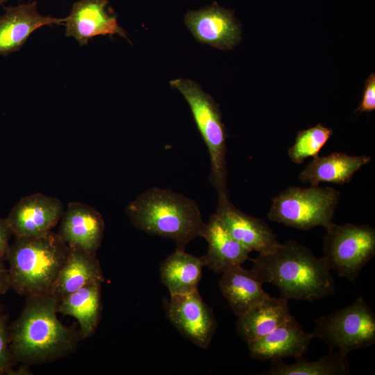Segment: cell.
I'll return each mask as SVG.
<instances>
[{
  "instance_id": "9a60e30c",
  "label": "cell",
  "mask_w": 375,
  "mask_h": 375,
  "mask_svg": "<svg viewBox=\"0 0 375 375\" xmlns=\"http://www.w3.org/2000/svg\"><path fill=\"white\" fill-rule=\"evenodd\" d=\"M0 16V55L7 56L19 51L31 34L44 26L62 24L64 18L42 15L37 2L5 8Z\"/></svg>"
},
{
  "instance_id": "44dd1931",
  "label": "cell",
  "mask_w": 375,
  "mask_h": 375,
  "mask_svg": "<svg viewBox=\"0 0 375 375\" xmlns=\"http://www.w3.org/2000/svg\"><path fill=\"white\" fill-rule=\"evenodd\" d=\"M262 284L251 269L242 265L224 272L219 283L222 294L238 317L269 296L264 291Z\"/></svg>"
},
{
  "instance_id": "484cf974",
  "label": "cell",
  "mask_w": 375,
  "mask_h": 375,
  "mask_svg": "<svg viewBox=\"0 0 375 375\" xmlns=\"http://www.w3.org/2000/svg\"><path fill=\"white\" fill-rule=\"evenodd\" d=\"M10 332L8 317L0 312V375H11L17 364L10 351Z\"/></svg>"
},
{
  "instance_id": "3957f363",
  "label": "cell",
  "mask_w": 375,
  "mask_h": 375,
  "mask_svg": "<svg viewBox=\"0 0 375 375\" xmlns=\"http://www.w3.org/2000/svg\"><path fill=\"white\" fill-rule=\"evenodd\" d=\"M125 212L137 228L173 240L178 249L203 237L206 223L197 204L169 189H148L126 206Z\"/></svg>"
},
{
  "instance_id": "30bf717a",
  "label": "cell",
  "mask_w": 375,
  "mask_h": 375,
  "mask_svg": "<svg viewBox=\"0 0 375 375\" xmlns=\"http://www.w3.org/2000/svg\"><path fill=\"white\" fill-rule=\"evenodd\" d=\"M63 212L58 199L37 192L22 198L6 219L15 237H37L51 232Z\"/></svg>"
},
{
  "instance_id": "4fadbf2b",
  "label": "cell",
  "mask_w": 375,
  "mask_h": 375,
  "mask_svg": "<svg viewBox=\"0 0 375 375\" xmlns=\"http://www.w3.org/2000/svg\"><path fill=\"white\" fill-rule=\"evenodd\" d=\"M60 222L57 233L69 248L97 255L105 230L104 220L99 211L85 203L70 202Z\"/></svg>"
},
{
  "instance_id": "e0dca14e",
  "label": "cell",
  "mask_w": 375,
  "mask_h": 375,
  "mask_svg": "<svg viewBox=\"0 0 375 375\" xmlns=\"http://www.w3.org/2000/svg\"><path fill=\"white\" fill-rule=\"evenodd\" d=\"M208 249L201 256L205 267L217 274L241 266L250 260V251L228 233L215 213L211 215L203 234Z\"/></svg>"
},
{
  "instance_id": "603a6c76",
  "label": "cell",
  "mask_w": 375,
  "mask_h": 375,
  "mask_svg": "<svg viewBox=\"0 0 375 375\" xmlns=\"http://www.w3.org/2000/svg\"><path fill=\"white\" fill-rule=\"evenodd\" d=\"M203 267L201 257L176 249L161 264L160 279L170 295L188 293L198 290Z\"/></svg>"
},
{
  "instance_id": "ac0fdd59",
  "label": "cell",
  "mask_w": 375,
  "mask_h": 375,
  "mask_svg": "<svg viewBox=\"0 0 375 375\" xmlns=\"http://www.w3.org/2000/svg\"><path fill=\"white\" fill-rule=\"evenodd\" d=\"M368 155L351 156L341 152H333L325 156L312 158L299 176V180L310 185L320 183L344 185L349 183L356 172L368 164Z\"/></svg>"
},
{
  "instance_id": "52a82bcc",
  "label": "cell",
  "mask_w": 375,
  "mask_h": 375,
  "mask_svg": "<svg viewBox=\"0 0 375 375\" xmlns=\"http://www.w3.org/2000/svg\"><path fill=\"white\" fill-rule=\"evenodd\" d=\"M322 256L326 266L354 282L375 255V228L369 224L332 222L326 228Z\"/></svg>"
},
{
  "instance_id": "4316f807",
  "label": "cell",
  "mask_w": 375,
  "mask_h": 375,
  "mask_svg": "<svg viewBox=\"0 0 375 375\" xmlns=\"http://www.w3.org/2000/svg\"><path fill=\"white\" fill-rule=\"evenodd\" d=\"M375 110V74L372 73L365 81L362 100L356 112H371Z\"/></svg>"
},
{
  "instance_id": "7402d4cb",
  "label": "cell",
  "mask_w": 375,
  "mask_h": 375,
  "mask_svg": "<svg viewBox=\"0 0 375 375\" xmlns=\"http://www.w3.org/2000/svg\"><path fill=\"white\" fill-rule=\"evenodd\" d=\"M291 316L287 300L269 296L238 317L237 331L249 343L267 335Z\"/></svg>"
},
{
  "instance_id": "d6986e66",
  "label": "cell",
  "mask_w": 375,
  "mask_h": 375,
  "mask_svg": "<svg viewBox=\"0 0 375 375\" xmlns=\"http://www.w3.org/2000/svg\"><path fill=\"white\" fill-rule=\"evenodd\" d=\"M105 278L97 255L69 248L67 259L53 285L50 294L58 301L67 294Z\"/></svg>"
},
{
  "instance_id": "8fae6325",
  "label": "cell",
  "mask_w": 375,
  "mask_h": 375,
  "mask_svg": "<svg viewBox=\"0 0 375 375\" xmlns=\"http://www.w3.org/2000/svg\"><path fill=\"white\" fill-rule=\"evenodd\" d=\"M185 23L195 39L223 50L235 47L241 40V28L233 11L213 3L188 11Z\"/></svg>"
},
{
  "instance_id": "6da1fadb",
  "label": "cell",
  "mask_w": 375,
  "mask_h": 375,
  "mask_svg": "<svg viewBox=\"0 0 375 375\" xmlns=\"http://www.w3.org/2000/svg\"><path fill=\"white\" fill-rule=\"evenodd\" d=\"M57 307L58 300L49 294L26 297L20 315L10 324V347L16 363L44 364L76 351L79 331L61 323Z\"/></svg>"
},
{
  "instance_id": "5b68a950",
  "label": "cell",
  "mask_w": 375,
  "mask_h": 375,
  "mask_svg": "<svg viewBox=\"0 0 375 375\" xmlns=\"http://www.w3.org/2000/svg\"><path fill=\"white\" fill-rule=\"evenodd\" d=\"M188 103L197 128L206 144L210 163V181L217 195L228 194L226 131L219 106L194 81L176 78L170 81Z\"/></svg>"
},
{
  "instance_id": "277c9868",
  "label": "cell",
  "mask_w": 375,
  "mask_h": 375,
  "mask_svg": "<svg viewBox=\"0 0 375 375\" xmlns=\"http://www.w3.org/2000/svg\"><path fill=\"white\" fill-rule=\"evenodd\" d=\"M69 247L57 233L19 238L10 245L6 261L11 289L19 295L50 294Z\"/></svg>"
},
{
  "instance_id": "7a4b0ae2",
  "label": "cell",
  "mask_w": 375,
  "mask_h": 375,
  "mask_svg": "<svg viewBox=\"0 0 375 375\" xmlns=\"http://www.w3.org/2000/svg\"><path fill=\"white\" fill-rule=\"evenodd\" d=\"M251 260L256 276L276 286L280 297L287 301H312L335 294V282L323 258L294 240L280 243Z\"/></svg>"
},
{
  "instance_id": "ffe728a7",
  "label": "cell",
  "mask_w": 375,
  "mask_h": 375,
  "mask_svg": "<svg viewBox=\"0 0 375 375\" xmlns=\"http://www.w3.org/2000/svg\"><path fill=\"white\" fill-rule=\"evenodd\" d=\"M102 283H90L58 301V313L73 317L77 320L81 340L91 337L99 324L103 308Z\"/></svg>"
},
{
  "instance_id": "ba28073f",
  "label": "cell",
  "mask_w": 375,
  "mask_h": 375,
  "mask_svg": "<svg viewBox=\"0 0 375 375\" xmlns=\"http://www.w3.org/2000/svg\"><path fill=\"white\" fill-rule=\"evenodd\" d=\"M312 334L329 350L345 353L375 343V314L364 298L316 320Z\"/></svg>"
},
{
  "instance_id": "83f0119b",
  "label": "cell",
  "mask_w": 375,
  "mask_h": 375,
  "mask_svg": "<svg viewBox=\"0 0 375 375\" xmlns=\"http://www.w3.org/2000/svg\"><path fill=\"white\" fill-rule=\"evenodd\" d=\"M12 235L6 219L0 217V262H4L6 260Z\"/></svg>"
},
{
  "instance_id": "8992f818",
  "label": "cell",
  "mask_w": 375,
  "mask_h": 375,
  "mask_svg": "<svg viewBox=\"0 0 375 375\" xmlns=\"http://www.w3.org/2000/svg\"><path fill=\"white\" fill-rule=\"evenodd\" d=\"M340 194L329 186H290L272 199L267 218L299 230L326 228L333 222Z\"/></svg>"
},
{
  "instance_id": "cb8c5ba5",
  "label": "cell",
  "mask_w": 375,
  "mask_h": 375,
  "mask_svg": "<svg viewBox=\"0 0 375 375\" xmlns=\"http://www.w3.org/2000/svg\"><path fill=\"white\" fill-rule=\"evenodd\" d=\"M347 353L329 350L317 360L309 361L303 356L287 364L283 359L272 360L266 375H347L350 374Z\"/></svg>"
},
{
  "instance_id": "2e32d148",
  "label": "cell",
  "mask_w": 375,
  "mask_h": 375,
  "mask_svg": "<svg viewBox=\"0 0 375 375\" xmlns=\"http://www.w3.org/2000/svg\"><path fill=\"white\" fill-rule=\"evenodd\" d=\"M313 338L312 333L306 332L292 315L274 331L247 345L251 357L272 361L303 356Z\"/></svg>"
},
{
  "instance_id": "f1b7e54d",
  "label": "cell",
  "mask_w": 375,
  "mask_h": 375,
  "mask_svg": "<svg viewBox=\"0 0 375 375\" xmlns=\"http://www.w3.org/2000/svg\"><path fill=\"white\" fill-rule=\"evenodd\" d=\"M11 289V284L8 268L3 262H0V295L4 294Z\"/></svg>"
},
{
  "instance_id": "5bb4252c",
  "label": "cell",
  "mask_w": 375,
  "mask_h": 375,
  "mask_svg": "<svg viewBox=\"0 0 375 375\" xmlns=\"http://www.w3.org/2000/svg\"><path fill=\"white\" fill-rule=\"evenodd\" d=\"M107 0H79L74 3L70 14L64 18L65 35L73 37L81 46L96 36L115 34L128 40L116 17L110 15Z\"/></svg>"
},
{
  "instance_id": "f546056e",
  "label": "cell",
  "mask_w": 375,
  "mask_h": 375,
  "mask_svg": "<svg viewBox=\"0 0 375 375\" xmlns=\"http://www.w3.org/2000/svg\"><path fill=\"white\" fill-rule=\"evenodd\" d=\"M8 0H0V6L3 4V3L6 2Z\"/></svg>"
},
{
  "instance_id": "d4e9b609",
  "label": "cell",
  "mask_w": 375,
  "mask_h": 375,
  "mask_svg": "<svg viewBox=\"0 0 375 375\" xmlns=\"http://www.w3.org/2000/svg\"><path fill=\"white\" fill-rule=\"evenodd\" d=\"M333 133L331 128L321 124L298 131L294 144L288 149L289 158L293 162L301 164L307 158L317 156Z\"/></svg>"
},
{
  "instance_id": "9c48e42d",
  "label": "cell",
  "mask_w": 375,
  "mask_h": 375,
  "mask_svg": "<svg viewBox=\"0 0 375 375\" xmlns=\"http://www.w3.org/2000/svg\"><path fill=\"white\" fill-rule=\"evenodd\" d=\"M166 310L168 319L183 336L199 347L208 348L217 322L198 290L170 295Z\"/></svg>"
},
{
  "instance_id": "7c38bea8",
  "label": "cell",
  "mask_w": 375,
  "mask_h": 375,
  "mask_svg": "<svg viewBox=\"0 0 375 375\" xmlns=\"http://www.w3.org/2000/svg\"><path fill=\"white\" fill-rule=\"evenodd\" d=\"M215 212L231 236L250 252L258 254L274 250L280 242L269 226L263 220L248 215L236 208L228 195H217Z\"/></svg>"
}]
</instances>
